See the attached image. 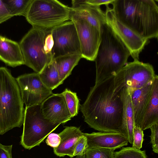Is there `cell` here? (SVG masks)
Instances as JSON below:
<instances>
[{
  "label": "cell",
  "mask_w": 158,
  "mask_h": 158,
  "mask_svg": "<svg viewBox=\"0 0 158 158\" xmlns=\"http://www.w3.org/2000/svg\"><path fill=\"white\" fill-rule=\"evenodd\" d=\"M114 77L110 76L91 87L81 110L91 128L100 132L122 133L123 88L116 89Z\"/></svg>",
  "instance_id": "6da1fadb"
},
{
  "label": "cell",
  "mask_w": 158,
  "mask_h": 158,
  "mask_svg": "<svg viewBox=\"0 0 158 158\" xmlns=\"http://www.w3.org/2000/svg\"><path fill=\"white\" fill-rule=\"evenodd\" d=\"M116 18L135 33L148 40L158 36V6L154 0H114Z\"/></svg>",
  "instance_id": "7a4b0ae2"
},
{
  "label": "cell",
  "mask_w": 158,
  "mask_h": 158,
  "mask_svg": "<svg viewBox=\"0 0 158 158\" xmlns=\"http://www.w3.org/2000/svg\"><path fill=\"white\" fill-rule=\"evenodd\" d=\"M101 40L95 59V85L115 76L127 64L130 52L106 23L100 28Z\"/></svg>",
  "instance_id": "3957f363"
},
{
  "label": "cell",
  "mask_w": 158,
  "mask_h": 158,
  "mask_svg": "<svg viewBox=\"0 0 158 158\" xmlns=\"http://www.w3.org/2000/svg\"><path fill=\"white\" fill-rule=\"evenodd\" d=\"M24 109L19 87L10 70L0 67V135L23 123Z\"/></svg>",
  "instance_id": "277c9868"
},
{
  "label": "cell",
  "mask_w": 158,
  "mask_h": 158,
  "mask_svg": "<svg viewBox=\"0 0 158 158\" xmlns=\"http://www.w3.org/2000/svg\"><path fill=\"white\" fill-rule=\"evenodd\" d=\"M72 11L57 0H32L25 17L32 27L50 31L70 20Z\"/></svg>",
  "instance_id": "5b68a950"
},
{
  "label": "cell",
  "mask_w": 158,
  "mask_h": 158,
  "mask_svg": "<svg viewBox=\"0 0 158 158\" xmlns=\"http://www.w3.org/2000/svg\"><path fill=\"white\" fill-rule=\"evenodd\" d=\"M23 131L21 136V144L30 149L39 146L48 136L60 124L54 123L43 116L40 104L28 107L24 110Z\"/></svg>",
  "instance_id": "8992f818"
},
{
  "label": "cell",
  "mask_w": 158,
  "mask_h": 158,
  "mask_svg": "<svg viewBox=\"0 0 158 158\" xmlns=\"http://www.w3.org/2000/svg\"><path fill=\"white\" fill-rule=\"evenodd\" d=\"M48 31L32 27L19 43L24 64L39 73L53 60L44 50L45 39Z\"/></svg>",
  "instance_id": "52a82bcc"
},
{
  "label": "cell",
  "mask_w": 158,
  "mask_h": 158,
  "mask_svg": "<svg viewBox=\"0 0 158 158\" xmlns=\"http://www.w3.org/2000/svg\"><path fill=\"white\" fill-rule=\"evenodd\" d=\"M156 75L151 64L134 60L127 62L114 76L115 87L118 90L124 87L130 95L152 81Z\"/></svg>",
  "instance_id": "ba28073f"
},
{
  "label": "cell",
  "mask_w": 158,
  "mask_h": 158,
  "mask_svg": "<svg viewBox=\"0 0 158 158\" xmlns=\"http://www.w3.org/2000/svg\"><path fill=\"white\" fill-rule=\"evenodd\" d=\"M70 20L74 23L76 30L82 58L94 61L101 40L100 30L72 9Z\"/></svg>",
  "instance_id": "9c48e42d"
},
{
  "label": "cell",
  "mask_w": 158,
  "mask_h": 158,
  "mask_svg": "<svg viewBox=\"0 0 158 158\" xmlns=\"http://www.w3.org/2000/svg\"><path fill=\"white\" fill-rule=\"evenodd\" d=\"M50 31L54 41L52 51L53 59L70 54H81L78 36L74 24L72 21L66 22L53 28Z\"/></svg>",
  "instance_id": "30bf717a"
},
{
  "label": "cell",
  "mask_w": 158,
  "mask_h": 158,
  "mask_svg": "<svg viewBox=\"0 0 158 158\" xmlns=\"http://www.w3.org/2000/svg\"><path fill=\"white\" fill-rule=\"evenodd\" d=\"M16 79L23 102L26 107L41 104L53 94L52 90L43 83L38 73L25 74Z\"/></svg>",
  "instance_id": "8fae6325"
},
{
  "label": "cell",
  "mask_w": 158,
  "mask_h": 158,
  "mask_svg": "<svg viewBox=\"0 0 158 158\" xmlns=\"http://www.w3.org/2000/svg\"><path fill=\"white\" fill-rule=\"evenodd\" d=\"M106 22L129 49L134 60H139L140 53L148 40L138 35L121 23L114 15L112 8L106 5Z\"/></svg>",
  "instance_id": "7c38bea8"
},
{
  "label": "cell",
  "mask_w": 158,
  "mask_h": 158,
  "mask_svg": "<svg viewBox=\"0 0 158 158\" xmlns=\"http://www.w3.org/2000/svg\"><path fill=\"white\" fill-rule=\"evenodd\" d=\"M40 106L44 117L52 123H64L73 118L61 93L52 94L42 103Z\"/></svg>",
  "instance_id": "4fadbf2b"
},
{
  "label": "cell",
  "mask_w": 158,
  "mask_h": 158,
  "mask_svg": "<svg viewBox=\"0 0 158 158\" xmlns=\"http://www.w3.org/2000/svg\"><path fill=\"white\" fill-rule=\"evenodd\" d=\"M86 137L88 148H102L116 149L126 146L128 140L122 133L114 132L84 133Z\"/></svg>",
  "instance_id": "5bb4252c"
},
{
  "label": "cell",
  "mask_w": 158,
  "mask_h": 158,
  "mask_svg": "<svg viewBox=\"0 0 158 158\" xmlns=\"http://www.w3.org/2000/svg\"><path fill=\"white\" fill-rule=\"evenodd\" d=\"M72 9L92 25L100 30L102 25L106 23L105 12L100 6L91 5L83 0L72 1Z\"/></svg>",
  "instance_id": "9a60e30c"
},
{
  "label": "cell",
  "mask_w": 158,
  "mask_h": 158,
  "mask_svg": "<svg viewBox=\"0 0 158 158\" xmlns=\"http://www.w3.org/2000/svg\"><path fill=\"white\" fill-rule=\"evenodd\" d=\"M0 59L13 67L24 64L19 43L0 35Z\"/></svg>",
  "instance_id": "2e32d148"
},
{
  "label": "cell",
  "mask_w": 158,
  "mask_h": 158,
  "mask_svg": "<svg viewBox=\"0 0 158 158\" xmlns=\"http://www.w3.org/2000/svg\"><path fill=\"white\" fill-rule=\"evenodd\" d=\"M79 128L74 126H67L59 134L60 141L59 146L53 148L54 153L62 157L67 156L73 157L76 144L80 137L83 135Z\"/></svg>",
  "instance_id": "e0dca14e"
},
{
  "label": "cell",
  "mask_w": 158,
  "mask_h": 158,
  "mask_svg": "<svg viewBox=\"0 0 158 158\" xmlns=\"http://www.w3.org/2000/svg\"><path fill=\"white\" fill-rule=\"evenodd\" d=\"M153 81L144 86L134 90L130 94L135 126H140L151 97Z\"/></svg>",
  "instance_id": "ac0fdd59"
},
{
  "label": "cell",
  "mask_w": 158,
  "mask_h": 158,
  "mask_svg": "<svg viewBox=\"0 0 158 158\" xmlns=\"http://www.w3.org/2000/svg\"><path fill=\"white\" fill-rule=\"evenodd\" d=\"M158 123V77L153 81L151 97L145 111L139 127L143 130Z\"/></svg>",
  "instance_id": "d6986e66"
},
{
  "label": "cell",
  "mask_w": 158,
  "mask_h": 158,
  "mask_svg": "<svg viewBox=\"0 0 158 158\" xmlns=\"http://www.w3.org/2000/svg\"><path fill=\"white\" fill-rule=\"evenodd\" d=\"M123 108L122 118V133L131 144L133 142V130L135 127L134 115L130 95L124 87L123 93Z\"/></svg>",
  "instance_id": "ffe728a7"
},
{
  "label": "cell",
  "mask_w": 158,
  "mask_h": 158,
  "mask_svg": "<svg viewBox=\"0 0 158 158\" xmlns=\"http://www.w3.org/2000/svg\"><path fill=\"white\" fill-rule=\"evenodd\" d=\"M81 58L80 54H74L60 56L53 59L61 84L71 74L72 70Z\"/></svg>",
  "instance_id": "44dd1931"
},
{
  "label": "cell",
  "mask_w": 158,
  "mask_h": 158,
  "mask_svg": "<svg viewBox=\"0 0 158 158\" xmlns=\"http://www.w3.org/2000/svg\"><path fill=\"white\" fill-rule=\"evenodd\" d=\"M39 75L43 83L52 90L61 85L59 73L53 59L45 66Z\"/></svg>",
  "instance_id": "7402d4cb"
},
{
  "label": "cell",
  "mask_w": 158,
  "mask_h": 158,
  "mask_svg": "<svg viewBox=\"0 0 158 158\" xmlns=\"http://www.w3.org/2000/svg\"><path fill=\"white\" fill-rule=\"evenodd\" d=\"M32 0H2L8 12L12 17L15 16L25 17Z\"/></svg>",
  "instance_id": "603a6c76"
},
{
  "label": "cell",
  "mask_w": 158,
  "mask_h": 158,
  "mask_svg": "<svg viewBox=\"0 0 158 158\" xmlns=\"http://www.w3.org/2000/svg\"><path fill=\"white\" fill-rule=\"evenodd\" d=\"M61 94L64 98L67 107L72 117L77 115L80 104L76 93L66 89Z\"/></svg>",
  "instance_id": "cb8c5ba5"
},
{
  "label": "cell",
  "mask_w": 158,
  "mask_h": 158,
  "mask_svg": "<svg viewBox=\"0 0 158 158\" xmlns=\"http://www.w3.org/2000/svg\"><path fill=\"white\" fill-rule=\"evenodd\" d=\"M115 149L102 148H89L85 153V158H114Z\"/></svg>",
  "instance_id": "d4e9b609"
},
{
  "label": "cell",
  "mask_w": 158,
  "mask_h": 158,
  "mask_svg": "<svg viewBox=\"0 0 158 158\" xmlns=\"http://www.w3.org/2000/svg\"><path fill=\"white\" fill-rule=\"evenodd\" d=\"M114 158H147L145 151L128 147L114 152Z\"/></svg>",
  "instance_id": "484cf974"
},
{
  "label": "cell",
  "mask_w": 158,
  "mask_h": 158,
  "mask_svg": "<svg viewBox=\"0 0 158 158\" xmlns=\"http://www.w3.org/2000/svg\"><path fill=\"white\" fill-rule=\"evenodd\" d=\"M88 147L87 139L83 133L78 139L74 149L73 157L84 155Z\"/></svg>",
  "instance_id": "4316f807"
},
{
  "label": "cell",
  "mask_w": 158,
  "mask_h": 158,
  "mask_svg": "<svg viewBox=\"0 0 158 158\" xmlns=\"http://www.w3.org/2000/svg\"><path fill=\"white\" fill-rule=\"evenodd\" d=\"M143 130L138 126H135L133 133V142L131 147L137 149L141 148L143 140Z\"/></svg>",
  "instance_id": "83f0119b"
},
{
  "label": "cell",
  "mask_w": 158,
  "mask_h": 158,
  "mask_svg": "<svg viewBox=\"0 0 158 158\" xmlns=\"http://www.w3.org/2000/svg\"><path fill=\"white\" fill-rule=\"evenodd\" d=\"M151 130V142L153 151L158 153V123L152 125L150 128Z\"/></svg>",
  "instance_id": "f1b7e54d"
},
{
  "label": "cell",
  "mask_w": 158,
  "mask_h": 158,
  "mask_svg": "<svg viewBox=\"0 0 158 158\" xmlns=\"http://www.w3.org/2000/svg\"><path fill=\"white\" fill-rule=\"evenodd\" d=\"M54 44V41L50 31H48L46 36L44 44V50L46 53L52 56V49Z\"/></svg>",
  "instance_id": "f546056e"
},
{
  "label": "cell",
  "mask_w": 158,
  "mask_h": 158,
  "mask_svg": "<svg viewBox=\"0 0 158 158\" xmlns=\"http://www.w3.org/2000/svg\"><path fill=\"white\" fill-rule=\"evenodd\" d=\"M60 138L59 134L51 133L47 136L45 142L48 146L53 148H56L59 145Z\"/></svg>",
  "instance_id": "4dcf8cb0"
},
{
  "label": "cell",
  "mask_w": 158,
  "mask_h": 158,
  "mask_svg": "<svg viewBox=\"0 0 158 158\" xmlns=\"http://www.w3.org/2000/svg\"><path fill=\"white\" fill-rule=\"evenodd\" d=\"M12 145H4L0 143V158H12Z\"/></svg>",
  "instance_id": "1f68e13d"
},
{
  "label": "cell",
  "mask_w": 158,
  "mask_h": 158,
  "mask_svg": "<svg viewBox=\"0 0 158 158\" xmlns=\"http://www.w3.org/2000/svg\"><path fill=\"white\" fill-rule=\"evenodd\" d=\"M12 17L8 12L2 0H0V24Z\"/></svg>",
  "instance_id": "d6a6232c"
},
{
  "label": "cell",
  "mask_w": 158,
  "mask_h": 158,
  "mask_svg": "<svg viewBox=\"0 0 158 158\" xmlns=\"http://www.w3.org/2000/svg\"><path fill=\"white\" fill-rule=\"evenodd\" d=\"M114 0H83L84 2L94 6H100L101 5L105 6L111 4Z\"/></svg>",
  "instance_id": "836d02e7"
},
{
  "label": "cell",
  "mask_w": 158,
  "mask_h": 158,
  "mask_svg": "<svg viewBox=\"0 0 158 158\" xmlns=\"http://www.w3.org/2000/svg\"></svg>",
  "instance_id": "e575fe53"
}]
</instances>
